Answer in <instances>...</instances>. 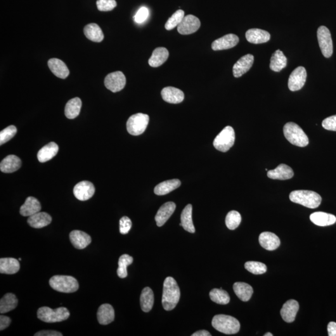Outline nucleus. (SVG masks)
Segmentation results:
<instances>
[{"label": "nucleus", "instance_id": "obj_47", "mask_svg": "<svg viewBox=\"0 0 336 336\" xmlns=\"http://www.w3.org/2000/svg\"><path fill=\"white\" fill-rule=\"evenodd\" d=\"M148 16L149 9L146 7H141L134 16V20L137 23H143L147 20Z\"/></svg>", "mask_w": 336, "mask_h": 336}, {"label": "nucleus", "instance_id": "obj_5", "mask_svg": "<svg viewBox=\"0 0 336 336\" xmlns=\"http://www.w3.org/2000/svg\"><path fill=\"white\" fill-rule=\"evenodd\" d=\"M37 316L40 320L47 323H59L67 320L70 312L65 307L53 309L49 307H41L37 310Z\"/></svg>", "mask_w": 336, "mask_h": 336}, {"label": "nucleus", "instance_id": "obj_14", "mask_svg": "<svg viewBox=\"0 0 336 336\" xmlns=\"http://www.w3.org/2000/svg\"><path fill=\"white\" fill-rule=\"evenodd\" d=\"M238 42L239 38L237 35L229 34L213 42L212 48L214 51L226 50V49H231L235 47Z\"/></svg>", "mask_w": 336, "mask_h": 336}, {"label": "nucleus", "instance_id": "obj_11", "mask_svg": "<svg viewBox=\"0 0 336 336\" xmlns=\"http://www.w3.org/2000/svg\"><path fill=\"white\" fill-rule=\"evenodd\" d=\"M307 77L306 68L302 66L296 68L288 79V88L291 91H300L304 86Z\"/></svg>", "mask_w": 336, "mask_h": 336}, {"label": "nucleus", "instance_id": "obj_16", "mask_svg": "<svg viewBox=\"0 0 336 336\" xmlns=\"http://www.w3.org/2000/svg\"><path fill=\"white\" fill-rule=\"evenodd\" d=\"M69 238L73 246L79 250L84 249L92 242L91 236L89 234L77 230L71 232Z\"/></svg>", "mask_w": 336, "mask_h": 336}, {"label": "nucleus", "instance_id": "obj_38", "mask_svg": "<svg viewBox=\"0 0 336 336\" xmlns=\"http://www.w3.org/2000/svg\"><path fill=\"white\" fill-rule=\"evenodd\" d=\"M82 107V101L79 98L70 99L66 104L65 115L68 119H74L79 116Z\"/></svg>", "mask_w": 336, "mask_h": 336}, {"label": "nucleus", "instance_id": "obj_50", "mask_svg": "<svg viewBox=\"0 0 336 336\" xmlns=\"http://www.w3.org/2000/svg\"><path fill=\"white\" fill-rule=\"evenodd\" d=\"M11 323V319L8 316H0V330L3 331L8 328Z\"/></svg>", "mask_w": 336, "mask_h": 336}, {"label": "nucleus", "instance_id": "obj_15", "mask_svg": "<svg viewBox=\"0 0 336 336\" xmlns=\"http://www.w3.org/2000/svg\"><path fill=\"white\" fill-rule=\"evenodd\" d=\"M254 62V57L252 54H247L242 57L234 66V76L238 78L245 74L252 67Z\"/></svg>", "mask_w": 336, "mask_h": 336}, {"label": "nucleus", "instance_id": "obj_27", "mask_svg": "<svg viewBox=\"0 0 336 336\" xmlns=\"http://www.w3.org/2000/svg\"><path fill=\"white\" fill-rule=\"evenodd\" d=\"M21 160L15 155H9L1 161L0 169L4 173H11L17 171L21 167Z\"/></svg>", "mask_w": 336, "mask_h": 336}, {"label": "nucleus", "instance_id": "obj_54", "mask_svg": "<svg viewBox=\"0 0 336 336\" xmlns=\"http://www.w3.org/2000/svg\"><path fill=\"white\" fill-rule=\"evenodd\" d=\"M264 336H273V335H272V334L270 333H267Z\"/></svg>", "mask_w": 336, "mask_h": 336}, {"label": "nucleus", "instance_id": "obj_46", "mask_svg": "<svg viewBox=\"0 0 336 336\" xmlns=\"http://www.w3.org/2000/svg\"><path fill=\"white\" fill-rule=\"evenodd\" d=\"M117 5V2L115 0H98L97 1V6L99 10L101 11H112Z\"/></svg>", "mask_w": 336, "mask_h": 336}, {"label": "nucleus", "instance_id": "obj_1", "mask_svg": "<svg viewBox=\"0 0 336 336\" xmlns=\"http://www.w3.org/2000/svg\"><path fill=\"white\" fill-rule=\"evenodd\" d=\"M181 292L173 278L167 277L163 284L162 304L166 311H171L179 301Z\"/></svg>", "mask_w": 336, "mask_h": 336}, {"label": "nucleus", "instance_id": "obj_19", "mask_svg": "<svg viewBox=\"0 0 336 336\" xmlns=\"http://www.w3.org/2000/svg\"><path fill=\"white\" fill-rule=\"evenodd\" d=\"M176 205L172 202H168L164 203L158 210L155 216V221L158 227H162L173 214Z\"/></svg>", "mask_w": 336, "mask_h": 336}, {"label": "nucleus", "instance_id": "obj_13", "mask_svg": "<svg viewBox=\"0 0 336 336\" xmlns=\"http://www.w3.org/2000/svg\"><path fill=\"white\" fill-rule=\"evenodd\" d=\"M95 187L91 182L84 181L80 182L75 186L74 195L78 200L85 201L90 200L95 193Z\"/></svg>", "mask_w": 336, "mask_h": 336}, {"label": "nucleus", "instance_id": "obj_8", "mask_svg": "<svg viewBox=\"0 0 336 336\" xmlns=\"http://www.w3.org/2000/svg\"><path fill=\"white\" fill-rule=\"evenodd\" d=\"M149 120V116L144 113H138L131 116L127 122V131L132 135H140L147 128Z\"/></svg>", "mask_w": 336, "mask_h": 336}, {"label": "nucleus", "instance_id": "obj_44", "mask_svg": "<svg viewBox=\"0 0 336 336\" xmlns=\"http://www.w3.org/2000/svg\"><path fill=\"white\" fill-rule=\"evenodd\" d=\"M247 270L254 274H262L267 271V267L264 264L259 262H247L245 264Z\"/></svg>", "mask_w": 336, "mask_h": 336}, {"label": "nucleus", "instance_id": "obj_30", "mask_svg": "<svg viewBox=\"0 0 336 336\" xmlns=\"http://www.w3.org/2000/svg\"><path fill=\"white\" fill-rule=\"evenodd\" d=\"M59 146L54 142H51L42 147L37 153V159L41 163H45L53 159L58 154Z\"/></svg>", "mask_w": 336, "mask_h": 336}, {"label": "nucleus", "instance_id": "obj_39", "mask_svg": "<svg viewBox=\"0 0 336 336\" xmlns=\"http://www.w3.org/2000/svg\"><path fill=\"white\" fill-rule=\"evenodd\" d=\"M154 294L150 288L146 287L142 291L140 297V305L142 311L148 313L153 306Z\"/></svg>", "mask_w": 336, "mask_h": 336}, {"label": "nucleus", "instance_id": "obj_20", "mask_svg": "<svg viewBox=\"0 0 336 336\" xmlns=\"http://www.w3.org/2000/svg\"><path fill=\"white\" fill-rule=\"evenodd\" d=\"M162 96L165 101L173 104L181 103L184 99L183 92L173 87H167L163 89Z\"/></svg>", "mask_w": 336, "mask_h": 336}, {"label": "nucleus", "instance_id": "obj_42", "mask_svg": "<svg viewBox=\"0 0 336 336\" xmlns=\"http://www.w3.org/2000/svg\"><path fill=\"white\" fill-rule=\"evenodd\" d=\"M242 217L240 213L235 210H232L227 214L226 218V224L227 228L230 230H235L240 224Z\"/></svg>", "mask_w": 336, "mask_h": 336}, {"label": "nucleus", "instance_id": "obj_51", "mask_svg": "<svg viewBox=\"0 0 336 336\" xmlns=\"http://www.w3.org/2000/svg\"><path fill=\"white\" fill-rule=\"evenodd\" d=\"M63 334L56 331H41L35 333L34 336H62Z\"/></svg>", "mask_w": 336, "mask_h": 336}, {"label": "nucleus", "instance_id": "obj_17", "mask_svg": "<svg viewBox=\"0 0 336 336\" xmlns=\"http://www.w3.org/2000/svg\"><path fill=\"white\" fill-rule=\"evenodd\" d=\"M299 303L295 300H290L283 304L280 314L284 321L286 323H293L299 310Z\"/></svg>", "mask_w": 336, "mask_h": 336}, {"label": "nucleus", "instance_id": "obj_36", "mask_svg": "<svg viewBox=\"0 0 336 336\" xmlns=\"http://www.w3.org/2000/svg\"><path fill=\"white\" fill-rule=\"evenodd\" d=\"M18 300L13 293H6L0 300V313L4 314L15 309L18 306Z\"/></svg>", "mask_w": 336, "mask_h": 336}, {"label": "nucleus", "instance_id": "obj_18", "mask_svg": "<svg viewBox=\"0 0 336 336\" xmlns=\"http://www.w3.org/2000/svg\"><path fill=\"white\" fill-rule=\"evenodd\" d=\"M260 245L265 249L272 251L280 247V240L277 235L269 232H265L259 236Z\"/></svg>", "mask_w": 336, "mask_h": 336}, {"label": "nucleus", "instance_id": "obj_24", "mask_svg": "<svg viewBox=\"0 0 336 336\" xmlns=\"http://www.w3.org/2000/svg\"><path fill=\"white\" fill-rule=\"evenodd\" d=\"M48 66L56 77L65 79L69 75V70L63 61L57 58L49 59Z\"/></svg>", "mask_w": 336, "mask_h": 336}, {"label": "nucleus", "instance_id": "obj_26", "mask_svg": "<svg viewBox=\"0 0 336 336\" xmlns=\"http://www.w3.org/2000/svg\"><path fill=\"white\" fill-rule=\"evenodd\" d=\"M52 222V217L46 212H39L28 219V223L33 228L41 229L48 226Z\"/></svg>", "mask_w": 336, "mask_h": 336}, {"label": "nucleus", "instance_id": "obj_25", "mask_svg": "<svg viewBox=\"0 0 336 336\" xmlns=\"http://www.w3.org/2000/svg\"><path fill=\"white\" fill-rule=\"evenodd\" d=\"M41 209V203L36 198L28 197L25 202L20 208V214L25 217H30L40 212Z\"/></svg>", "mask_w": 336, "mask_h": 336}, {"label": "nucleus", "instance_id": "obj_12", "mask_svg": "<svg viewBox=\"0 0 336 336\" xmlns=\"http://www.w3.org/2000/svg\"><path fill=\"white\" fill-rule=\"evenodd\" d=\"M200 27V19L195 16L189 15L184 16L183 21L177 27V32L183 35L191 34L197 32Z\"/></svg>", "mask_w": 336, "mask_h": 336}, {"label": "nucleus", "instance_id": "obj_31", "mask_svg": "<svg viewBox=\"0 0 336 336\" xmlns=\"http://www.w3.org/2000/svg\"><path fill=\"white\" fill-rule=\"evenodd\" d=\"M169 57V52L165 47H157L153 52L149 59V65L153 67H158L164 64Z\"/></svg>", "mask_w": 336, "mask_h": 336}, {"label": "nucleus", "instance_id": "obj_53", "mask_svg": "<svg viewBox=\"0 0 336 336\" xmlns=\"http://www.w3.org/2000/svg\"><path fill=\"white\" fill-rule=\"evenodd\" d=\"M211 335H210L209 332H208L207 331L205 330H201L197 331V332H196L193 335H192V336H210Z\"/></svg>", "mask_w": 336, "mask_h": 336}, {"label": "nucleus", "instance_id": "obj_3", "mask_svg": "<svg viewBox=\"0 0 336 336\" xmlns=\"http://www.w3.org/2000/svg\"><path fill=\"white\" fill-rule=\"evenodd\" d=\"M285 138L292 145L305 147L309 144L308 137L301 127L295 123L288 122L283 127Z\"/></svg>", "mask_w": 336, "mask_h": 336}, {"label": "nucleus", "instance_id": "obj_41", "mask_svg": "<svg viewBox=\"0 0 336 336\" xmlns=\"http://www.w3.org/2000/svg\"><path fill=\"white\" fill-rule=\"evenodd\" d=\"M134 262L133 257L128 254H124L120 257L118 260V268L117 274L120 278H125L128 275L127 267L132 264Z\"/></svg>", "mask_w": 336, "mask_h": 336}, {"label": "nucleus", "instance_id": "obj_22", "mask_svg": "<svg viewBox=\"0 0 336 336\" xmlns=\"http://www.w3.org/2000/svg\"><path fill=\"white\" fill-rule=\"evenodd\" d=\"M294 176L292 168L285 164H281L275 169L269 170L267 176L272 179L287 180Z\"/></svg>", "mask_w": 336, "mask_h": 336}, {"label": "nucleus", "instance_id": "obj_10", "mask_svg": "<svg viewBox=\"0 0 336 336\" xmlns=\"http://www.w3.org/2000/svg\"><path fill=\"white\" fill-rule=\"evenodd\" d=\"M104 84L106 89L115 93L124 89L126 85V77L124 73L117 71L106 75Z\"/></svg>", "mask_w": 336, "mask_h": 336}, {"label": "nucleus", "instance_id": "obj_37", "mask_svg": "<svg viewBox=\"0 0 336 336\" xmlns=\"http://www.w3.org/2000/svg\"><path fill=\"white\" fill-rule=\"evenodd\" d=\"M192 214H193V206L191 204H188L182 212L181 221L182 226L184 230L193 234L195 233V227L194 226Z\"/></svg>", "mask_w": 336, "mask_h": 336}, {"label": "nucleus", "instance_id": "obj_9", "mask_svg": "<svg viewBox=\"0 0 336 336\" xmlns=\"http://www.w3.org/2000/svg\"><path fill=\"white\" fill-rule=\"evenodd\" d=\"M319 47L323 55L326 58H330L333 53V44L330 31L328 28L321 26L317 32Z\"/></svg>", "mask_w": 336, "mask_h": 336}, {"label": "nucleus", "instance_id": "obj_52", "mask_svg": "<svg viewBox=\"0 0 336 336\" xmlns=\"http://www.w3.org/2000/svg\"><path fill=\"white\" fill-rule=\"evenodd\" d=\"M328 335L330 336H336V323L335 322H331L328 326Z\"/></svg>", "mask_w": 336, "mask_h": 336}, {"label": "nucleus", "instance_id": "obj_4", "mask_svg": "<svg viewBox=\"0 0 336 336\" xmlns=\"http://www.w3.org/2000/svg\"><path fill=\"white\" fill-rule=\"evenodd\" d=\"M212 325L215 330L226 335H235L240 330L239 321L233 316L219 314L214 317Z\"/></svg>", "mask_w": 336, "mask_h": 336}, {"label": "nucleus", "instance_id": "obj_35", "mask_svg": "<svg viewBox=\"0 0 336 336\" xmlns=\"http://www.w3.org/2000/svg\"><path fill=\"white\" fill-rule=\"evenodd\" d=\"M287 65V58L282 51L276 50L272 54L269 68L274 72H280Z\"/></svg>", "mask_w": 336, "mask_h": 336}, {"label": "nucleus", "instance_id": "obj_49", "mask_svg": "<svg viewBox=\"0 0 336 336\" xmlns=\"http://www.w3.org/2000/svg\"><path fill=\"white\" fill-rule=\"evenodd\" d=\"M322 126L326 130L336 132V115L326 118L322 123Z\"/></svg>", "mask_w": 336, "mask_h": 336}, {"label": "nucleus", "instance_id": "obj_7", "mask_svg": "<svg viewBox=\"0 0 336 336\" xmlns=\"http://www.w3.org/2000/svg\"><path fill=\"white\" fill-rule=\"evenodd\" d=\"M235 138V132L233 128L227 126L215 137L213 145L217 150L222 152H227L233 147Z\"/></svg>", "mask_w": 336, "mask_h": 336}, {"label": "nucleus", "instance_id": "obj_6", "mask_svg": "<svg viewBox=\"0 0 336 336\" xmlns=\"http://www.w3.org/2000/svg\"><path fill=\"white\" fill-rule=\"evenodd\" d=\"M49 283L53 290L61 293H74L79 287L76 279L71 276L55 275L49 280Z\"/></svg>", "mask_w": 336, "mask_h": 336}, {"label": "nucleus", "instance_id": "obj_29", "mask_svg": "<svg viewBox=\"0 0 336 336\" xmlns=\"http://www.w3.org/2000/svg\"><path fill=\"white\" fill-rule=\"evenodd\" d=\"M310 220L316 226L325 227L335 224L336 217L335 215L328 213L317 212L310 215Z\"/></svg>", "mask_w": 336, "mask_h": 336}, {"label": "nucleus", "instance_id": "obj_40", "mask_svg": "<svg viewBox=\"0 0 336 336\" xmlns=\"http://www.w3.org/2000/svg\"><path fill=\"white\" fill-rule=\"evenodd\" d=\"M210 300L215 303L219 304H227L230 302V297L228 293L221 288L220 289L214 288L210 291L209 293Z\"/></svg>", "mask_w": 336, "mask_h": 336}, {"label": "nucleus", "instance_id": "obj_34", "mask_svg": "<svg viewBox=\"0 0 336 336\" xmlns=\"http://www.w3.org/2000/svg\"><path fill=\"white\" fill-rule=\"evenodd\" d=\"M84 32L87 39L92 41L101 42L103 40L104 35L102 31L96 23H91L86 26Z\"/></svg>", "mask_w": 336, "mask_h": 336}, {"label": "nucleus", "instance_id": "obj_2", "mask_svg": "<svg viewBox=\"0 0 336 336\" xmlns=\"http://www.w3.org/2000/svg\"><path fill=\"white\" fill-rule=\"evenodd\" d=\"M290 200L293 202L301 204L309 209H316L320 205L321 196L315 192L306 190H297L292 192Z\"/></svg>", "mask_w": 336, "mask_h": 336}, {"label": "nucleus", "instance_id": "obj_33", "mask_svg": "<svg viewBox=\"0 0 336 336\" xmlns=\"http://www.w3.org/2000/svg\"><path fill=\"white\" fill-rule=\"evenodd\" d=\"M233 288L234 292L239 299L244 302L249 301L253 293H254V290H253L252 286L245 283H235Z\"/></svg>", "mask_w": 336, "mask_h": 336}, {"label": "nucleus", "instance_id": "obj_48", "mask_svg": "<svg viewBox=\"0 0 336 336\" xmlns=\"http://www.w3.org/2000/svg\"><path fill=\"white\" fill-rule=\"evenodd\" d=\"M132 223L131 220L129 217H123L120 220V233L122 234H127L131 229Z\"/></svg>", "mask_w": 336, "mask_h": 336}, {"label": "nucleus", "instance_id": "obj_23", "mask_svg": "<svg viewBox=\"0 0 336 336\" xmlns=\"http://www.w3.org/2000/svg\"><path fill=\"white\" fill-rule=\"evenodd\" d=\"M98 319L101 325H109L114 321L115 311L112 305L109 304H101L98 309Z\"/></svg>", "mask_w": 336, "mask_h": 336}, {"label": "nucleus", "instance_id": "obj_28", "mask_svg": "<svg viewBox=\"0 0 336 336\" xmlns=\"http://www.w3.org/2000/svg\"><path fill=\"white\" fill-rule=\"evenodd\" d=\"M20 269V264L17 259L14 258H2L0 259V273L13 274L18 273Z\"/></svg>", "mask_w": 336, "mask_h": 336}, {"label": "nucleus", "instance_id": "obj_32", "mask_svg": "<svg viewBox=\"0 0 336 336\" xmlns=\"http://www.w3.org/2000/svg\"><path fill=\"white\" fill-rule=\"evenodd\" d=\"M181 184V181L179 179L168 180V181L162 182L158 184L154 189V192L158 196L168 195L175 189L178 188Z\"/></svg>", "mask_w": 336, "mask_h": 336}, {"label": "nucleus", "instance_id": "obj_43", "mask_svg": "<svg viewBox=\"0 0 336 336\" xmlns=\"http://www.w3.org/2000/svg\"><path fill=\"white\" fill-rule=\"evenodd\" d=\"M184 17V11L179 9L172 15L166 23L165 28L167 30H172L178 27Z\"/></svg>", "mask_w": 336, "mask_h": 336}, {"label": "nucleus", "instance_id": "obj_45", "mask_svg": "<svg viewBox=\"0 0 336 336\" xmlns=\"http://www.w3.org/2000/svg\"><path fill=\"white\" fill-rule=\"evenodd\" d=\"M17 133V129L14 125H10L0 132V145L6 143L15 136Z\"/></svg>", "mask_w": 336, "mask_h": 336}, {"label": "nucleus", "instance_id": "obj_21", "mask_svg": "<svg viewBox=\"0 0 336 336\" xmlns=\"http://www.w3.org/2000/svg\"><path fill=\"white\" fill-rule=\"evenodd\" d=\"M245 37L248 42L255 44L266 43L270 39V34L269 32L257 28L248 30Z\"/></svg>", "mask_w": 336, "mask_h": 336}]
</instances>
